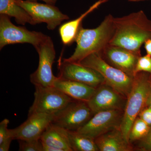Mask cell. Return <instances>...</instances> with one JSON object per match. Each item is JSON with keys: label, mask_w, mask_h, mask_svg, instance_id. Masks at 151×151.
<instances>
[{"label": "cell", "mask_w": 151, "mask_h": 151, "mask_svg": "<svg viewBox=\"0 0 151 151\" xmlns=\"http://www.w3.org/2000/svg\"><path fill=\"white\" fill-rule=\"evenodd\" d=\"M127 98L111 86L104 83L98 86L87 102L94 114L100 111L119 110L124 111Z\"/></svg>", "instance_id": "obj_12"}, {"label": "cell", "mask_w": 151, "mask_h": 151, "mask_svg": "<svg viewBox=\"0 0 151 151\" xmlns=\"http://www.w3.org/2000/svg\"><path fill=\"white\" fill-rule=\"evenodd\" d=\"M114 18L109 14L99 26L92 29H84L81 26L76 38L75 50L70 57L65 58L66 60L79 63L89 55L100 53L113 37L115 29Z\"/></svg>", "instance_id": "obj_2"}, {"label": "cell", "mask_w": 151, "mask_h": 151, "mask_svg": "<svg viewBox=\"0 0 151 151\" xmlns=\"http://www.w3.org/2000/svg\"><path fill=\"white\" fill-rule=\"evenodd\" d=\"M124 111H100L94 114L77 132L95 139L99 136L116 128H120Z\"/></svg>", "instance_id": "obj_9"}, {"label": "cell", "mask_w": 151, "mask_h": 151, "mask_svg": "<svg viewBox=\"0 0 151 151\" xmlns=\"http://www.w3.org/2000/svg\"><path fill=\"white\" fill-rule=\"evenodd\" d=\"M99 54L108 64L133 77L138 58L142 56L141 52L109 44Z\"/></svg>", "instance_id": "obj_13"}, {"label": "cell", "mask_w": 151, "mask_h": 151, "mask_svg": "<svg viewBox=\"0 0 151 151\" xmlns=\"http://www.w3.org/2000/svg\"><path fill=\"white\" fill-rule=\"evenodd\" d=\"M138 116L149 126H151V107L144 108Z\"/></svg>", "instance_id": "obj_26"}, {"label": "cell", "mask_w": 151, "mask_h": 151, "mask_svg": "<svg viewBox=\"0 0 151 151\" xmlns=\"http://www.w3.org/2000/svg\"><path fill=\"white\" fill-rule=\"evenodd\" d=\"M150 128V126L148 125L138 116L132 124L129 134V142L139 141L142 139L148 134Z\"/></svg>", "instance_id": "obj_21"}, {"label": "cell", "mask_w": 151, "mask_h": 151, "mask_svg": "<svg viewBox=\"0 0 151 151\" xmlns=\"http://www.w3.org/2000/svg\"><path fill=\"white\" fill-rule=\"evenodd\" d=\"M87 102L73 100L54 115L52 123L69 131H77L94 115Z\"/></svg>", "instance_id": "obj_8"}, {"label": "cell", "mask_w": 151, "mask_h": 151, "mask_svg": "<svg viewBox=\"0 0 151 151\" xmlns=\"http://www.w3.org/2000/svg\"><path fill=\"white\" fill-rule=\"evenodd\" d=\"M115 27L109 45L141 52L147 40L151 38V21L142 11L122 17L114 18Z\"/></svg>", "instance_id": "obj_1"}, {"label": "cell", "mask_w": 151, "mask_h": 151, "mask_svg": "<svg viewBox=\"0 0 151 151\" xmlns=\"http://www.w3.org/2000/svg\"><path fill=\"white\" fill-rule=\"evenodd\" d=\"M0 14L14 17L19 24H37L29 14L17 4L15 0H0Z\"/></svg>", "instance_id": "obj_19"}, {"label": "cell", "mask_w": 151, "mask_h": 151, "mask_svg": "<svg viewBox=\"0 0 151 151\" xmlns=\"http://www.w3.org/2000/svg\"><path fill=\"white\" fill-rule=\"evenodd\" d=\"M35 86L34 100L28 115L34 113L55 115L74 100L54 86Z\"/></svg>", "instance_id": "obj_5"}, {"label": "cell", "mask_w": 151, "mask_h": 151, "mask_svg": "<svg viewBox=\"0 0 151 151\" xmlns=\"http://www.w3.org/2000/svg\"><path fill=\"white\" fill-rule=\"evenodd\" d=\"M58 66L60 78L80 82L95 89L105 83L102 76L91 68L69 62L65 58L59 60Z\"/></svg>", "instance_id": "obj_11"}, {"label": "cell", "mask_w": 151, "mask_h": 151, "mask_svg": "<svg viewBox=\"0 0 151 151\" xmlns=\"http://www.w3.org/2000/svg\"><path fill=\"white\" fill-rule=\"evenodd\" d=\"M139 72H147L151 74V57L148 55L138 58L135 69V76Z\"/></svg>", "instance_id": "obj_23"}, {"label": "cell", "mask_w": 151, "mask_h": 151, "mask_svg": "<svg viewBox=\"0 0 151 151\" xmlns=\"http://www.w3.org/2000/svg\"><path fill=\"white\" fill-rule=\"evenodd\" d=\"M147 54L151 57V38L147 40L144 43Z\"/></svg>", "instance_id": "obj_28"}, {"label": "cell", "mask_w": 151, "mask_h": 151, "mask_svg": "<svg viewBox=\"0 0 151 151\" xmlns=\"http://www.w3.org/2000/svg\"><path fill=\"white\" fill-rule=\"evenodd\" d=\"M149 81H150V92L147 101V107H151V74L150 73L149 76Z\"/></svg>", "instance_id": "obj_29"}, {"label": "cell", "mask_w": 151, "mask_h": 151, "mask_svg": "<svg viewBox=\"0 0 151 151\" xmlns=\"http://www.w3.org/2000/svg\"><path fill=\"white\" fill-rule=\"evenodd\" d=\"M40 140L43 145L55 148L60 151H73L68 130L52 122L42 133Z\"/></svg>", "instance_id": "obj_16"}, {"label": "cell", "mask_w": 151, "mask_h": 151, "mask_svg": "<svg viewBox=\"0 0 151 151\" xmlns=\"http://www.w3.org/2000/svg\"><path fill=\"white\" fill-rule=\"evenodd\" d=\"M79 64L93 68L101 74L105 83L127 98L132 89L134 77L108 64L99 53L89 55Z\"/></svg>", "instance_id": "obj_4"}, {"label": "cell", "mask_w": 151, "mask_h": 151, "mask_svg": "<svg viewBox=\"0 0 151 151\" xmlns=\"http://www.w3.org/2000/svg\"><path fill=\"white\" fill-rule=\"evenodd\" d=\"M107 1L99 0L77 18L61 25L59 27V33L63 44L64 45H69L75 42L78 30L82 26L83 19L101 4L106 2Z\"/></svg>", "instance_id": "obj_18"}, {"label": "cell", "mask_w": 151, "mask_h": 151, "mask_svg": "<svg viewBox=\"0 0 151 151\" xmlns=\"http://www.w3.org/2000/svg\"><path fill=\"white\" fill-rule=\"evenodd\" d=\"M9 123V121L7 119H4L0 123V144L9 139L14 140L11 136L10 131L8 128Z\"/></svg>", "instance_id": "obj_24"}, {"label": "cell", "mask_w": 151, "mask_h": 151, "mask_svg": "<svg viewBox=\"0 0 151 151\" xmlns=\"http://www.w3.org/2000/svg\"><path fill=\"white\" fill-rule=\"evenodd\" d=\"M100 151H132L134 148L124 138L120 128H116L94 139Z\"/></svg>", "instance_id": "obj_15"}, {"label": "cell", "mask_w": 151, "mask_h": 151, "mask_svg": "<svg viewBox=\"0 0 151 151\" xmlns=\"http://www.w3.org/2000/svg\"><path fill=\"white\" fill-rule=\"evenodd\" d=\"M13 140V139H9L0 144V151H9L11 142Z\"/></svg>", "instance_id": "obj_27"}, {"label": "cell", "mask_w": 151, "mask_h": 151, "mask_svg": "<svg viewBox=\"0 0 151 151\" xmlns=\"http://www.w3.org/2000/svg\"><path fill=\"white\" fill-rule=\"evenodd\" d=\"M15 1L29 14L37 24L45 23L49 30L55 29L63 21L69 19L68 16L62 13L55 5L27 0H15Z\"/></svg>", "instance_id": "obj_10"}, {"label": "cell", "mask_w": 151, "mask_h": 151, "mask_svg": "<svg viewBox=\"0 0 151 151\" xmlns=\"http://www.w3.org/2000/svg\"><path fill=\"white\" fill-rule=\"evenodd\" d=\"M68 132L73 151H99L94 139L77 131L68 130Z\"/></svg>", "instance_id": "obj_20"}, {"label": "cell", "mask_w": 151, "mask_h": 151, "mask_svg": "<svg viewBox=\"0 0 151 151\" xmlns=\"http://www.w3.org/2000/svg\"><path fill=\"white\" fill-rule=\"evenodd\" d=\"M150 73L139 72L134 77L132 89L127 97L120 129L128 142L130 130L140 113L147 107L150 92Z\"/></svg>", "instance_id": "obj_3"}, {"label": "cell", "mask_w": 151, "mask_h": 151, "mask_svg": "<svg viewBox=\"0 0 151 151\" xmlns=\"http://www.w3.org/2000/svg\"><path fill=\"white\" fill-rule=\"evenodd\" d=\"M139 141L138 147L140 150L151 151V126L147 135Z\"/></svg>", "instance_id": "obj_25"}, {"label": "cell", "mask_w": 151, "mask_h": 151, "mask_svg": "<svg viewBox=\"0 0 151 151\" xmlns=\"http://www.w3.org/2000/svg\"><path fill=\"white\" fill-rule=\"evenodd\" d=\"M20 151H43L42 145L40 139L18 140Z\"/></svg>", "instance_id": "obj_22"}, {"label": "cell", "mask_w": 151, "mask_h": 151, "mask_svg": "<svg viewBox=\"0 0 151 151\" xmlns=\"http://www.w3.org/2000/svg\"><path fill=\"white\" fill-rule=\"evenodd\" d=\"M10 18L7 15L0 14L1 50L6 45L17 43H29L35 47L49 37L40 32L17 26L12 22Z\"/></svg>", "instance_id": "obj_6"}, {"label": "cell", "mask_w": 151, "mask_h": 151, "mask_svg": "<svg viewBox=\"0 0 151 151\" xmlns=\"http://www.w3.org/2000/svg\"><path fill=\"white\" fill-rule=\"evenodd\" d=\"M27 1H29L37 2L38 0H27ZM39 1H44L47 4H50L55 5L56 3L57 0H39Z\"/></svg>", "instance_id": "obj_30"}, {"label": "cell", "mask_w": 151, "mask_h": 151, "mask_svg": "<svg viewBox=\"0 0 151 151\" xmlns=\"http://www.w3.org/2000/svg\"><path fill=\"white\" fill-rule=\"evenodd\" d=\"M35 48L38 54L39 64L37 70L30 76L31 82L35 86H54L57 78L52 72L56 52L51 38L49 36Z\"/></svg>", "instance_id": "obj_7"}, {"label": "cell", "mask_w": 151, "mask_h": 151, "mask_svg": "<svg viewBox=\"0 0 151 151\" xmlns=\"http://www.w3.org/2000/svg\"><path fill=\"white\" fill-rule=\"evenodd\" d=\"M129 1H144V0H129Z\"/></svg>", "instance_id": "obj_31"}, {"label": "cell", "mask_w": 151, "mask_h": 151, "mask_svg": "<svg viewBox=\"0 0 151 151\" xmlns=\"http://www.w3.org/2000/svg\"><path fill=\"white\" fill-rule=\"evenodd\" d=\"M55 115L34 113L28 115L25 122L18 127L10 129L14 140L40 139L42 133L53 121Z\"/></svg>", "instance_id": "obj_14"}, {"label": "cell", "mask_w": 151, "mask_h": 151, "mask_svg": "<svg viewBox=\"0 0 151 151\" xmlns=\"http://www.w3.org/2000/svg\"><path fill=\"white\" fill-rule=\"evenodd\" d=\"M54 87L74 100L88 102L95 91V88L77 81L58 76Z\"/></svg>", "instance_id": "obj_17"}]
</instances>
